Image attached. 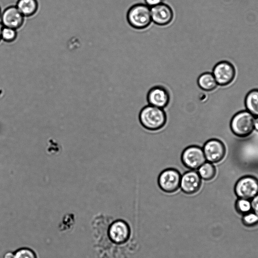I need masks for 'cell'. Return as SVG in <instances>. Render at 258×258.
<instances>
[{"label": "cell", "instance_id": "cell-19", "mask_svg": "<svg viewBox=\"0 0 258 258\" xmlns=\"http://www.w3.org/2000/svg\"><path fill=\"white\" fill-rule=\"evenodd\" d=\"M241 222L246 227L252 228L258 225V215L252 211L242 216Z\"/></svg>", "mask_w": 258, "mask_h": 258}, {"label": "cell", "instance_id": "cell-16", "mask_svg": "<svg viewBox=\"0 0 258 258\" xmlns=\"http://www.w3.org/2000/svg\"><path fill=\"white\" fill-rule=\"evenodd\" d=\"M245 105L249 113L254 117H258V89L251 90L247 94Z\"/></svg>", "mask_w": 258, "mask_h": 258}, {"label": "cell", "instance_id": "cell-4", "mask_svg": "<svg viewBox=\"0 0 258 258\" xmlns=\"http://www.w3.org/2000/svg\"><path fill=\"white\" fill-rule=\"evenodd\" d=\"M181 176L180 172L176 169L166 168L161 172L158 176V186L165 193H174L180 188Z\"/></svg>", "mask_w": 258, "mask_h": 258}, {"label": "cell", "instance_id": "cell-12", "mask_svg": "<svg viewBox=\"0 0 258 258\" xmlns=\"http://www.w3.org/2000/svg\"><path fill=\"white\" fill-rule=\"evenodd\" d=\"M149 105L164 109L170 102V94L168 91L161 86H155L151 88L147 95Z\"/></svg>", "mask_w": 258, "mask_h": 258}, {"label": "cell", "instance_id": "cell-3", "mask_svg": "<svg viewBox=\"0 0 258 258\" xmlns=\"http://www.w3.org/2000/svg\"><path fill=\"white\" fill-rule=\"evenodd\" d=\"M254 116L248 111L236 113L232 118L230 127L232 133L239 137L250 135L254 130Z\"/></svg>", "mask_w": 258, "mask_h": 258}, {"label": "cell", "instance_id": "cell-23", "mask_svg": "<svg viewBox=\"0 0 258 258\" xmlns=\"http://www.w3.org/2000/svg\"><path fill=\"white\" fill-rule=\"evenodd\" d=\"M164 0H145V4L150 8L164 3Z\"/></svg>", "mask_w": 258, "mask_h": 258}, {"label": "cell", "instance_id": "cell-18", "mask_svg": "<svg viewBox=\"0 0 258 258\" xmlns=\"http://www.w3.org/2000/svg\"><path fill=\"white\" fill-rule=\"evenodd\" d=\"M235 209L241 216L252 211L251 200L238 198L235 203Z\"/></svg>", "mask_w": 258, "mask_h": 258}, {"label": "cell", "instance_id": "cell-10", "mask_svg": "<svg viewBox=\"0 0 258 258\" xmlns=\"http://www.w3.org/2000/svg\"><path fill=\"white\" fill-rule=\"evenodd\" d=\"M108 235L111 241L116 244L126 242L130 236V228L127 223L121 220L113 222L109 226Z\"/></svg>", "mask_w": 258, "mask_h": 258}, {"label": "cell", "instance_id": "cell-13", "mask_svg": "<svg viewBox=\"0 0 258 258\" xmlns=\"http://www.w3.org/2000/svg\"><path fill=\"white\" fill-rule=\"evenodd\" d=\"M152 21L159 26H166L173 20L174 13L168 5L163 3L151 8Z\"/></svg>", "mask_w": 258, "mask_h": 258}, {"label": "cell", "instance_id": "cell-15", "mask_svg": "<svg viewBox=\"0 0 258 258\" xmlns=\"http://www.w3.org/2000/svg\"><path fill=\"white\" fill-rule=\"evenodd\" d=\"M199 87L205 91H212L217 87V83L212 73L206 72L202 74L198 78Z\"/></svg>", "mask_w": 258, "mask_h": 258}, {"label": "cell", "instance_id": "cell-26", "mask_svg": "<svg viewBox=\"0 0 258 258\" xmlns=\"http://www.w3.org/2000/svg\"><path fill=\"white\" fill-rule=\"evenodd\" d=\"M3 27L4 26H3L2 23L0 22V41L2 39L1 35H2V31Z\"/></svg>", "mask_w": 258, "mask_h": 258}, {"label": "cell", "instance_id": "cell-8", "mask_svg": "<svg viewBox=\"0 0 258 258\" xmlns=\"http://www.w3.org/2000/svg\"><path fill=\"white\" fill-rule=\"evenodd\" d=\"M206 161L212 163H218L224 157L226 149L223 143L217 139L207 141L203 148Z\"/></svg>", "mask_w": 258, "mask_h": 258}, {"label": "cell", "instance_id": "cell-25", "mask_svg": "<svg viewBox=\"0 0 258 258\" xmlns=\"http://www.w3.org/2000/svg\"><path fill=\"white\" fill-rule=\"evenodd\" d=\"M13 257L14 253L10 252L6 253L4 256V258H13Z\"/></svg>", "mask_w": 258, "mask_h": 258}, {"label": "cell", "instance_id": "cell-22", "mask_svg": "<svg viewBox=\"0 0 258 258\" xmlns=\"http://www.w3.org/2000/svg\"><path fill=\"white\" fill-rule=\"evenodd\" d=\"M252 211L258 215V194L251 200Z\"/></svg>", "mask_w": 258, "mask_h": 258}, {"label": "cell", "instance_id": "cell-1", "mask_svg": "<svg viewBox=\"0 0 258 258\" xmlns=\"http://www.w3.org/2000/svg\"><path fill=\"white\" fill-rule=\"evenodd\" d=\"M139 117L141 125L150 131H157L162 129L167 121V116L164 109L150 105L141 109Z\"/></svg>", "mask_w": 258, "mask_h": 258}, {"label": "cell", "instance_id": "cell-24", "mask_svg": "<svg viewBox=\"0 0 258 258\" xmlns=\"http://www.w3.org/2000/svg\"><path fill=\"white\" fill-rule=\"evenodd\" d=\"M254 130L258 132V117H256V118H254Z\"/></svg>", "mask_w": 258, "mask_h": 258}, {"label": "cell", "instance_id": "cell-17", "mask_svg": "<svg viewBox=\"0 0 258 258\" xmlns=\"http://www.w3.org/2000/svg\"><path fill=\"white\" fill-rule=\"evenodd\" d=\"M198 172L202 179L208 181L212 179L216 175L215 166L208 161H206L198 169Z\"/></svg>", "mask_w": 258, "mask_h": 258}, {"label": "cell", "instance_id": "cell-11", "mask_svg": "<svg viewBox=\"0 0 258 258\" xmlns=\"http://www.w3.org/2000/svg\"><path fill=\"white\" fill-rule=\"evenodd\" d=\"M1 20L4 27L17 30L23 25L25 17L16 6H11L7 7L2 12Z\"/></svg>", "mask_w": 258, "mask_h": 258}, {"label": "cell", "instance_id": "cell-21", "mask_svg": "<svg viewBox=\"0 0 258 258\" xmlns=\"http://www.w3.org/2000/svg\"><path fill=\"white\" fill-rule=\"evenodd\" d=\"M13 258H37L35 252L27 248H23L17 250L14 253Z\"/></svg>", "mask_w": 258, "mask_h": 258}, {"label": "cell", "instance_id": "cell-20", "mask_svg": "<svg viewBox=\"0 0 258 258\" xmlns=\"http://www.w3.org/2000/svg\"><path fill=\"white\" fill-rule=\"evenodd\" d=\"M1 37L2 39L6 42H14L17 37V30L12 28L3 27Z\"/></svg>", "mask_w": 258, "mask_h": 258}, {"label": "cell", "instance_id": "cell-5", "mask_svg": "<svg viewBox=\"0 0 258 258\" xmlns=\"http://www.w3.org/2000/svg\"><path fill=\"white\" fill-rule=\"evenodd\" d=\"M181 160L185 167L193 170L198 169L207 161L203 148L196 145L185 148L181 153Z\"/></svg>", "mask_w": 258, "mask_h": 258}, {"label": "cell", "instance_id": "cell-2", "mask_svg": "<svg viewBox=\"0 0 258 258\" xmlns=\"http://www.w3.org/2000/svg\"><path fill=\"white\" fill-rule=\"evenodd\" d=\"M126 18L133 28L138 30L146 29L152 22L151 8L145 4H135L128 10Z\"/></svg>", "mask_w": 258, "mask_h": 258}, {"label": "cell", "instance_id": "cell-14", "mask_svg": "<svg viewBox=\"0 0 258 258\" xmlns=\"http://www.w3.org/2000/svg\"><path fill=\"white\" fill-rule=\"evenodd\" d=\"M37 0H18L16 7L24 17L34 15L38 10Z\"/></svg>", "mask_w": 258, "mask_h": 258}, {"label": "cell", "instance_id": "cell-27", "mask_svg": "<svg viewBox=\"0 0 258 258\" xmlns=\"http://www.w3.org/2000/svg\"><path fill=\"white\" fill-rule=\"evenodd\" d=\"M2 13V12L1 8V6H0V19H1Z\"/></svg>", "mask_w": 258, "mask_h": 258}, {"label": "cell", "instance_id": "cell-6", "mask_svg": "<svg viewBox=\"0 0 258 258\" xmlns=\"http://www.w3.org/2000/svg\"><path fill=\"white\" fill-rule=\"evenodd\" d=\"M234 191L238 198L251 200L258 194V179L252 176L241 177L236 183Z\"/></svg>", "mask_w": 258, "mask_h": 258}, {"label": "cell", "instance_id": "cell-9", "mask_svg": "<svg viewBox=\"0 0 258 258\" xmlns=\"http://www.w3.org/2000/svg\"><path fill=\"white\" fill-rule=\"evenodd\" d=\"M202 185V179L198 171L189 170L185 172L181 176L180 188L188 195L197 193Z\"/></svg>", "mask_w": 258, "mask_h": 258}, {"label": "cell", "instance_id": "cell-7", "mask_svg": "<svg viewBox=\"0 0 258 258\" xmlns=\"http://www.w3.org/2000/svg\"><path fill=\"white\" fill-rule=\"evenodd\" d=\"M212 74L218 85L224 86L228 85L234 80L235 69L231 62L223 60L214 67Z\"/></svg>", "mask_w": 258, "mask_h": 258}]
</instances>
